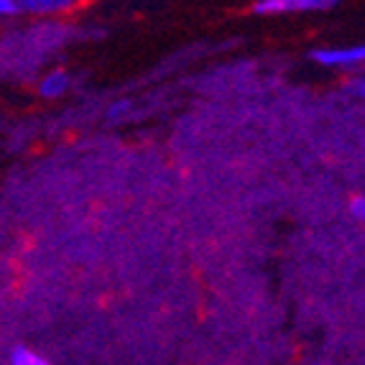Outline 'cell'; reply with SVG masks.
<instances>
[{
  "label": "cell",
  "mask_w": 365,
  "mask_h": 365,
  "mask_svg": "<svg viewBox=\"0 0 365 365\" xmlns=\"http://www.w3.org/2000/svg\"><path fill=\"white\" fill-rule=\"evenodd\" d=\"M69 87H72V77H69L64 69H54V72L43 74L38 79V95L43 100H56L61 95H67Z\"/></svg>",
  "instance_id": "cell-3"
},
{
  "label": "cell",
  "mask_w": 365,
  "mask_h": 365,
  "mask_svg": "<svg viewBox=\"0 0 365 365\" xmlns=\"http://www.w3.org/2000/svg\"><path fill=\"white\" fill-rule=\"evenodd\" d=\"M0 13H3V16H16V13H24V11H21V0H0Z\"/></svg>",
  "instance_id": "cell-6"
},
{
  "label": "cell",
  "mask_w": 365,
  "mask_h": 365,
  "mask_svg": "<svg viewBox=\"0 0 365 365\" xmlns=\"http://www.w3.org/2000/svg\"><path fill=\"white\" fill-rule=\"evenodd\" d=\"M350 210H353V215L360 220V222H365V197H355Z\"/></svg>",
  "instance_id": "cell-7"
},
{
  "label": "cell",
  "mask_w": 365,
  "mask_h": 365,
  "mask_svg": "<svg viewBox=\"0 0 365 365\" xmlns=\"http://www.w3.org/2000/svg\"><path fill=\"white\" fill-rule=\"evenodd\" d=\"M340 0H258L253 11L258 16H284V13H319L335 8Z\"/></svg>",
  "instance_id": "cell-1"
},
{
  "label": "cell",
  "mask_w": 365,
  "mask_h": 365,
  "mask_svg": "<svg viewBox=\"0 0 365 365\" xmlns=\"http://www.w3.org/2000/svg\"><path fill=\"white\" fill-rule=\"evenodd\" d=\"M350 92H353V95H358V98H363V100H365V77L353 79V82H350Z\"/></svg>",
  "instance_id": "cell-8"
},
{
  "label": "cell",
  "mask_w": 365,
  "mask_h": 365,
  "mask_svg": "<svg viewBox=\"0 0 365 365\" xmlns=\"http://www.w3.org/2000/svg\"><path fill=\"white\" fill-rule=\"evenodd\" d=\"M312 61L322 64V67H360L365 64V43L363 46H327V49L312 51Z\"/></svg>",
  "instance_id": "cell-2"
},
{
  "label": "cell",
  "mask_w": 365,
  "mask_h": 365,
  "mask_svg": "<svg viewBox=\"0 0 365 365\" xmlns=\"http://www.w3.org/2000/svg\"><path fill=\"white\" fill-rule=\"evenodd\" d=\"M77 0H21V11L31 16H56L74 6Z\"/></svg>",
  "instance_id": "cell-4"
},
{
  "label": "cell",
  "mask_w": 365,
  "mask_h": 365,
  "mask_svg": "<svg viewBox=\"0 0 365 365\" xmlns=\"http://www.w3.org/2000/svg\"><path fill=\"white\" fill-rule=\"evenodd\" d=\"M11 365H51V363L43 355H38L36 350L21 345L11 353Z\"/></svg>",
  "instance_id": "cell-5"
}]
</instances>
